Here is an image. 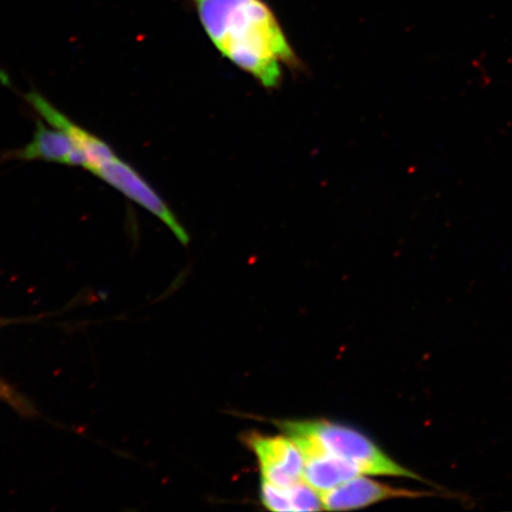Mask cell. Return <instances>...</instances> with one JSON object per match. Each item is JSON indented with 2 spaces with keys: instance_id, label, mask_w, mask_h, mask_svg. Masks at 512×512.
Returning <instances> with one entry per match:
<instances>
[{
  "instance_id": "8",
  "label": "cell",
  "mask_w": 512,
  "mask_h": 512,
  "mask_svg": "<svg viewBox=\"0 0 512 512\" xmlns=\"http://www.w3.org/2000/svg\"><path fill=\"white\" fill-rule=\"evenodd\" d=\"M296 444L305 459L303 479L320 495L337 488L352 478L363 476L355 466L344 462V460L329 456V454L320 452L309 445Z\"/></svg>"
},
{
  "instance_id": "7",
  "label": "cell",
  "mask_w": 512,
  "mask_h": 512,
  "mask_svg": "<svg viewBox=\"0 0 512 512\" xmlns=\"http://www.w3.org/2000/svg\"><path fill=\"white\" fill-rule=\"evenodd\" d=\"M27 101L34 110L40 114V117L48 123V125L59 128V130L66 132L74 140L76 145L80 147L87 158L86 170L94 174L96 169H99L102 164L110 162L115 156L111 146L94 136L91 132L85 130L74 121L70 120L66 115L57 110V108L50 104V102L43 98L41 94L31 92L25 96Z\"/></svg>"
},
{
  "instance_id": "5",
  "label": "cell",
  "mask_w": 512,
  "mask_h": 512,
  "mask_svg": "<svg viewBox=\"0 0 512 512\" xmlns=\"http://www.w3.org/2000/svg\"><path fill=\"white\" fill-rule=\"evenodd\" d=\"M434 496L431 492L394 488L376 480L358 476L322 495L324 510L345 511L369 507L395 498Z\"/></svg>"
},
{
  "instance_id": "3",
  "label": "cell",
  "mask_w": 512,
  "mask_h": 512,
  "mask_svg": "<svg viewBox=\"0 0 512 512\" xmlns=\"http://www.w3.org/2000/svg\"><path fill=\"white\" fill-rule=\"evenodd\" d=\"M94 175L108 185H111L115 190L121 192L128 200L137 203L138 206L155 215L158 220L162 221L174 233L179 242L185 246L188 245L190 238L187 230L177 220V217L172 213V210L163 198L157 194L156 190L130 164H127L117 156L110 160V162L101 165L94 172Z\"/></svg>"
},
{
  "instance_id": "1",
  "label": "cell",
  "mask_w": 512,
  "mask_h": 512,
  "mask_svg": "<svg viewBox=\"0 0 512 512\" xmlns=\"http://www.w3.org/2000/svg\"><path fill=\"white\" fill-rule=\"evenodd\" d=\"M220 54L267 89L280 86L284 67L300 61L265 0H191Z\"/></svg>"
},
{
  "instance_id": "4",
  "label": "cell",
  "mask_w": 512,
  "mask_h": 512,
  "mask_svg": "<svg viewBox=\"0 0 512 512\" xmlns=\"http://www.w3.org/2000/svg\"><path fill=\"white\" fill-rule=\"evenodd\" d=\"M245 444L254 453L262 480L288 488L303 480L305 459L291 437L248 433Z\"/></svg>"
},
{
  "instance_id": "9",
  "label": "cell",
  "mask_w": 512,
  "mask_h": 512,
  "mask_svg": "<svg viewBox=\"0 0 512 512\" xmlns=\"http://www.w3.org/2000/svg\"><path fill=\"white\" fill-rule=\"evenodd\" d=\"M290 488V486H288ZM261 480L260 498L264 507L271 511H293L290 489Z\"/></svg>"
},
{
  "instance_id": "2",
  "label": "cell",
  "mask_w": 512,
  "mask_h": 512,
  "mask_svg": "<svg viewBox=\"0 0 512 512\" xmlns=\"http://www.w3.org/2000/svg\"><path fill=\"white\" fill-rule=\"evenodd\" d=\"M298 444L309 445L355 466L363 476L426 479L406 469L355 428L328 420L274 421Z\"/></svg>"
},
{
  "instance_id": "6",
  "label": "cell",
  "mask_w": 512,
  "mask_h": 512,
  "mask_svg": "<svg viewBox=\"0 0 512 512\" xmlns=\"http://www.w3.org/2000/svg\"><path fill=\"white\" fill-rule=\"evenodd\" d=\"M8 158L24 160V162L40 160V162L87 168L85 153L76 145L72 137L59 128L47 126L41 120L37 121L31 142L22 149L8 153Z\"/></svg>"
}]
</instances>
